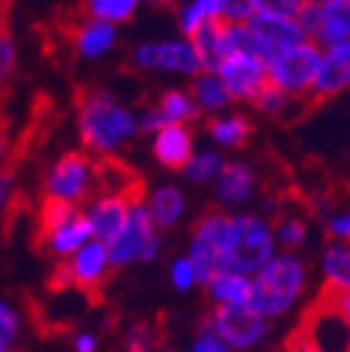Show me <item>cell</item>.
Listing matches in <instances>:
<instances>
[{"mask_svg": "<svg viewBox=\"0 0 350 352\" xmlns=\"http://www.w3.org/2000/svg\"><path fill=\"white\" fill-rule=\"evenodd\" d=\"M76 129L87 154L96 160H115L141 135V115L112 90H84L76 107Z\"/></svg>", "mask_w": 350, "mask_h": 352, "instance_id": "obj_1", "label": "cell"}, {"mask_svg": "<svg viewBox=\"0 0 350 352\" xmlns=\"http://www.w3.org/2000/svg\"><path fill=\"white\" fill-rule=\"evenodd\" d=\"M311 285V269L300 252H278L264 269L252 274L249 305L269 319L280 322L300 311V305Z\"/></svg>", "mask_w": 350, "mask_h": 352, "instance_id": "obj_2", "label": "cell"}, {"mask_svg": "<svg viewBox=\"0 0 350 352\" xmlns=\"http://www.w3.org/2000/svg\"><path fill=\"white\" fill-rule=\"evenodd\" d=\"M107 188L101 160L87 151H68L56 157L42 173V201L84 207L99 190Z\"/></svg>", "mask_w": 350, "mask_h": 352, "instance_id": "obj_3", "label": "cell"}, {"mask_svg": "<svg viewBox=\"0 0 350 352\" xmlns=\"http://www.w3.org/2000/svg\"><path fill=\"white\" fill-rule=\"evenodd\" d=\"M275 241V221L258 210L233 212V227H230V254H227V269L241 272L247 277L258 274L267 263L278 254Z\"/></svg>", "mask_w": 350, "mask_h": 352, "instance_id": "obj_4", "label": "cell"}, {"mask_svg": "<svg viewBox=\"0 0 350 352\" xmlns=\"http://www.w3.org/2000/svg\"><path fill=\"white\" fill-rule=\"evenodd\" d=\"M37 241L42 252L54 257L56 263L73 257L87 241H93L90 224L84 218V207L42 201L39 218H37Z\"/></svg>", "mask_w": 350, "mask_h": 352, "instance_id": "obj_5", "label": "cell"}, {"mask_svg": "<svg viewBox=\"0 0 350 352\" xmlns=\"http://www.w3.org/2000/svg\"><path fill=\"white\" fill-rule=\"evenodd\" d=\"M107 246H110V257H112L115 272L138 266V263H154L160 257V252H163V230L154 224L143 193L135 196V204H132V210H129V218H126L123 230Z\"/></svg>", "mask_w": 350, "mask_h": 352, "instance_id": "obj_6", "label": "cell"}, {"mask_svg": "<svg viewBox=\"0 0 350 352\" xmlns=\"http://www.w3.org/2000/svg\"><path fill=\"white\" fill-rule=\"evenodd\" d=\"M138 70L154 73V76H171V78H194L202 73L199 54L194 48L191 36H163V39H146L132 48L129 56Z\"/></svg>", "mask_w": 350, "mask_h": 352, "instance_id": "obj_7", "label": "cell"}, {"mask_svg": "<svg viewBox=\"0 0 350 352\" xmlns=\"http://www.w3.org/2000/svg\"><path fill=\"white\" fill-rule=\"evenodd\" d=\"M230 227H233V212L213 210L205 212L199 221L191 227L188 249L185 254L194 260V266L205 280L227 269V254H230Z\"/></svg>", "mask_w": 350, "mask_h": 352, "instance_id": "obj_8", "label": "cell"}, {"mask_svg": "<svg viewBox=\"0 0 350 352\" xmlns=\"http://www.w3.org/2000/svg\"><path fill=\"white\" fill-rule=\"evenodd\" d=\"M322 65V48L317 42H302V45L286 51L275 62H269V84L283 90L291 101H309Z\"/></svg>", "mask_w": 350, "mask_h": 352, "instance_id": "obj_9", "label": "cell"}, {"mask_svg": "<svg viewBox=\"0 0 350 352\" xmlns=\"http://www.w3.org/2000/svg\"><path fill=\"white\" fill-rule=\"evenodd\" d=\"M112 272L115 266L110 257V246L101 241H87L73 257L56 263L51 280L59 288L70 285L79 291H101Z\"/></svg>", "mask_w": 350, "mask_h": 352, "instance_id": "obj_10", "label": "cell"}, {"mask_svg": "<svg viewBox=\"0 0 350 352\" xmlns=\"http://www.w3.org/2000/svg\"><path fill=\"white\" fill-rule=\"evenodd\" d=\"M207 322L233 346V352H252L260 344H267V338L272 333V322L260 316L252 305L213 307Z\"/></svg>", "mask_w": 350, "mask_h": 352, "instance_id": "obj_11", "label": "cell"}, {"mask_svg": "<svg viewBox=\"0 0 350 352\" xmlns=\"http://www.w3.org/2000/svg\"><path fill=\"white\" fill-rule=\"evenodd\" d=\"M141 190L135 185H107L104 190H99L90 201L84 204V218L90 224V232H93V241H101V243H112L115 235L123 230L126 218H129V210L135 204V196Z\"/></svg>", "mask_w": 350, "mask_h": 352, "instance_id": "obj_12", "label": "cell"}, {"mask_svg": "<svg viewBox=\"0 0 350 352\" xmlns=\"http://www.w3.org/2000/svg\"><path fill=\"white\" fill-rule=\"evenodd\" d=\"M249 31H252V45L255 54L264 59L267 65L275 62L278 56H283L286 51L309 42V31L302 28L300 17H275V14H255L247 20Z\"/></svg>", "mask_w": 350, "mask_h": 352, "instance_id": "obj_13", "label": "cell"}, {"mask_svg": "<svg viewBox=\"0 0 350 352\" xmlns=\"http://www.w3.org/2000/svg\"><path fill=\"white\" fill-rule=\"evenodd\" d=\"M218 78L225 81L227 93L233 96L236 104L252 107L255 98L269 87V65L255 56V54H238L225 59L222 65L216 67Z\"/></svg>", "mask_w": 350, "mask_h": 352, "instance_id": "obj_14", "label": "cell"}, {"mask_svg": "<svg viewBox=\"0 0 350 352\" xmlns=\"http://www.w3.org/2000/svg\"><path fill=\"white\" fill-rule=\"evenodd\" d=\"M260 190V173L247 160H227L222 176L213 185L216 207L225 212H244Z\"/></svg>", "mask_w": 350, "mask_h": 352, "instance_id": "obj_15", "label": "cell"}, {"mask_svg": "<svg viewBox=\"0 0 350 352\" xmlns=\"http://www.w3.org/2000/svg\"><path fill=\"white\" fill-rule=\"evenodd\" d=\"M302 28L320 48L350 42V0H325L320 6H305L300 14Z\"/></svg>", "mask_w": 350, "mask_h": 352, "instance_id": "obj_16", "label": "cell"}, {"mask_svg": "<svg viewBox=\"0 0 350 352\" xmlns=\"http://www.w3.org/2000/svg\"><path fill=\"white\" fill-rule=\"evenodd\" d=\"M199 118L202 115L185 87H168L141 115V126H143V131L154 135L157 129H165V126H194Z\"/></svg>", "mask_w": 350, "mask_h": 352, "instance_id": "obj_17", "label": "cell"}, {"mask_svg": "<svg viewBox=\"0 0 350 352\" xmlns=\"http://www.w3.org/2000/svg\"><path fill=\"white\" fill-rule=\"evenodd\" d=\"M350 93V42L322 48V65L311 101H331Z\"/></svg>", "mask_w": 350, "mask_h": 352, "instance_id": "obj_18", "label": "cell"}, {"mask_svg": "<svg viewBox=\"0 0 350 352\" xmlns=\"http://www.w3.org/2000/svg\"><path fill=\"white\" fill-rule=\"evenodd\" d=\"M196 148L194 126H165L152 135V160L165 170H183Z\"/></svg>", "mask_w": 350, "mask_h": 352, "instance_id": "obj_19", "label": "cell"}, {"mask_svg": "<svg viewBox=\"0 0 350 352\" xmlns=\"http://www.w3.org/2000/svg\"><path fill=\"white\" fill-rule=\"evenodd\" d=\"M118 39H121L118 25L101 23V20H90V17H84L76 25L73 36H70L76 56L84 59V62H101V59H107L118 48Z\"/></svg>", "mask_w": 350, "mask_h": 352, "instance_id": "obj_20", "label": "cell"}, {"mask_svg": "<svg viewBox=\"0 0 350 352\" xmlns=\"http://www.w3.org/2000/svg\"><path fill=\"white\" fill-rule=\"evenodd\" d=\"M146 199V207L154 218V224L165 232V230H177L185 218H188V196L180 185L174 182H163V185H154L143 193Z\"/></svg>", "mask_w": 350, "mask_h": 352, "instance_id": "obj_21", "label": "cell"}, {"mask_svg": "<svg viewBox=\"0 0 350 352\" xmlns=\"http://www.w3.org/2000/svg\"><path fill=\"white\" fill-rule=\"evenodd\" d=\"M205 131L210 143L218 148V151H238L249 143L252 138V120L244 115V112H236V109H227L216 118H207L205 123Z\"/></svg>", "mask_w": 350, "mask_h": 352, "instance_id": "obj_22", "label": "cell"}, {"mask_svg": "<svg viewBox=\"0 0 350 352\" xmlns=\"http://www.w3.org/2000/svg\"><path fill=\"white\" fill-rule=\"evenodd\" d=\"M322 296L350 294V243L328 241L320 252Z\"/></svg>", "mask_w": 350, "mask_h": 352, "instance_id": "obj_23", "label": "cell"}, {"mask_svg": "<svg viewBox=\"0 0 350 352\" xmlns=\"http://www.w3.org/2000/svg\"><path fill=\"white\" fill-rule=\"evenodd\" d=\"M188 93H191L202 118H216V115L233 109V104H236L233 96L227 93L225 81L218 78V73H213V70H202L199 76H194L188 81Z\"/></svg>", "mask_w": 350, "mask_h": 352, "instance_id": "obj_24", "label": "cell"}, {"mask_svg": "<svg viewBox=\"0 0 350 352\" xmlns=\"http://www.w3.org/2000/svg\"><path fill=\"white\" fill-rule=\"evenodd\" d=\"M205 294L210 307H236V305H249L252 299V277L241 272H218L210 280H205Z\"/></svg>", "mask_w": 350, "mask_h": 352, "instance_id": "obj_25", "label": "cell"}, {"mask_svg": "<svg viewBox=\"0 0 350 352\" xmlns=\"http://www.w3.org/2000/svg\"><path fill=\"white\" fill-rule=\"evenodd\" d=\"M225 20L222 0H180L177 3V31L183 36H194L205 25Z\"/></svg>", "mask_w": 350, "mask_h": 352, "instance_id": "obj_26", "label": "cell"}, {"mask_svg": "<svg viewBox=\"0 0 350 352\" xmlns=\"http://www.w3.org/2000/svg\"><path fill=\"white\" fill-rule=\"evenodd\" d=\"M227 165V157L225 151H218L216 146H207V148H196L194 157L188 160V165L183 168V176L191 182V185H199V188H213L216 179L222 176Z\"/></svg>", "mask_w": 350, "mask_h": 352, "instance_id": "obj_27", "label": "cell"}, {"mask_svg": "<svg viewBox=\"0 0 350 352\" xmlns=\"http://www.w3.org/2000/svg\"><path fill=\"white\" fill-rule=\"evenodd\" d=\"M141 6H143V0H81L84 17L101 20V23H112L118 28L123 23H132Z\"/></svg>", "mask_w": 350, "mask_h": 352, "instance_id": "obj_28", "label": "cell"}, {"mask_svg": "<svg viewBox=\"0 0 350 352\" xmlns=\"http://www.w3.org/2000/svg\"><path fill=\"white\" fill-rule=\"evenodd\" d=\"M275 241L280 252H300L309 243V221L297 212H280L275 218Z\"/></svg>", "mask_w": 350, "mask_h": 352, "instance_id": "obj_29", "label": "cell"}, {"mask_svg": "<svg viewBox=\"0 0 350 352\" xmlns=\"http://www.w3.org/2000/svg\"><path fill=\"white\" fill-rule=\"evenodd\" d=\"M168 283H171L174 291H180V294H188V291L202 285V277H199L194 260L188 254H177L168 263Z\"/></svg>", "mask_w": 350, "mask_h": 352, "instance_id": "obj_30", "label": "cell"}, {"mask_svg": "<svg viewBox=\"0 0 350 352\" xmlns=\"http://www.w3.org/2000/svg\"><path fill=\"white\" fill-rule=\"evenodd\" d=\"M294 104H297V101H291L283 90H278L275 84H269L267 90L255 98V104H252V107H255V112L267 115V118H280V115H286Z\"/></svg>", "mask_w": 350, "mask_h": 352, "instance_id": "obj_31", "label": "cell"}, {"mask_svg": "<svg viewBox=\"0 0 350 352\" xmlns=\"http://www.w3.org/2000/svg\"><path fill=\"white\" fill-rule=\"evenodd\" d=\"M20 196V179L12 168H0V230L6 227L9 215L14 210V201Z\"/></svg>", "mask_w": 350, "mask_h": 352, "instance_id": "obj_32", "label": "cell"}, {"mask_svg": "<svg viewBox=\"0 0 350 352\" xmlns=\"http://www.w3.org/2000/svg\"><path fill=\"white\" fill-rule=\"evenodd\" d=\"M17 65H20V51H17V42L14 36L0 25V87L9 84L17 73Z\"/></svg>", "mask_w": 350, "mask_h": 352, "instance_id": "obj_33", "label": "cell"}, {"mask_svg": "<svg viewBox=\"0 0 350 352\" xmlns=\"http://www.w3.org/2000/svg\"><path fill=\"white\" fill-rule=\"evenodd\" d=\"M188 352H233V346H230L222 336H218V333L210 327V322L205 319L202 327L196 330V336H194Z\"/></svg>", "mask_w": 350, "mask_h": 352, "instance_id": "obj_34", "label": "cell"}, {"mask_svg": "<svg viewBox=\"0 0 350 352\" xmlns=\"http://www.w3.org/2000/svg\"><path fill=\"white\" fill-rule=\"evenodd\" d=\"M325 235L339 243H350V207H333L325 218Z\"/></svg>", "mask_w": 350, "mask_h": 352, "instance_id": "obj_35", "label": "cell"}, {"mask_svg": "<svg viewBox=\"0 0 350 352\" xmlns=\"http://www.w3.org/2000/svg\"><path fill=\"white\" fill-rule=\"evenodd\" d=\"M160 344V333L152 324H135L126 330V346L129 352H154Z\"/></svg>", "mask_w": 350, "mask_h": 352, "instance_id": "obj_36", "label": "cell"}, {"mask_svg": "<svg viewBox=\"0 0 350 352\" xmlns=\"http://www.w3.org/2000/svg\"><path fill=\"white\" fill-rule=\"evenodd\" d=\"M305 6H309L305 0H258V12L275 14V17H300Z\"/></svg>", "mask_w": 350, "mask_h": 352, "instance_id": "obj_37", "label": "cell"}, {"mask_svg": "<svg viewBox=\"0 0 350 352\" xmlns=\"http://www.w3.org/2000/svg\"><path fill=\"white\" fill-rule=\"evenodd\" d=\"M0 333H6L9 338H20L23 333V314L6 299H0Z\"/></svg>", "mask_w": 350, "mask_h": 352, "instance_id": "obj_38", "label": "cell"}, {"mask_svg": "<svg viewBox=\"0 0 350 352\" xmlns=\"http://www.w3.org/2000/svg\"><path fill=\"white\" fill-rule=\"evenodd\" d=\"M225 3V20L230 23H247L258 12V0H222Z\"/></svg>", "mask_w": 350, "mask_h": 352, "instance_id": "obj_39", "label": "cell"}, {"mask_svg": "<svg viewBox=\"0 0 350 352\" xmlns=\"http://www.w3.org/2000/svg\"><path fill=\"white\" fill-rule=\"evenodd\" d=\"M280 352H325V349H322V346H317V344H314L309 336H305L302 330H297V333L283 344V349H280Z\"/></svg>", "mask_w": 350, "mask_h": 352, "instance_id": "obj_40", "label": "cell"}, {"mask_svg": "<svg viewBox=\"0 0 350 352\" xmlns=\"http://www.w3.org/2000/svg\"><path fill=\"white\" fill-rule=\"evenodd\" d=\"M73 352H99V336L90 330H81L73 336Z\"/></svg>", "mask_w": 350, "mask_h": 352, "instance_id": "obj_41", "label": "cell"}, {"mask_svg": "<svg viewBox=\"0 0 350 352\" xmlns=\"http://www.w3.org/2000/svg\"><path fill=\"white\" fill-rule=\"evenodd\" d=\"M333 307H336V314L350 324V294H339V296H325Z\"/></svg>", "mask_w": 350, "mask_h": 352, "instance_id": "obj_42", "label": "cell"}, {"mask_svg": "<svg viewBox=\"0 0 350 352\" xmlns=\"http://www.w3.org/2000/svg\"><path fill=\"white\" fill-rule=\"evenodd\" d=\"M0 352H20L17 349V338H9L6 333H0Z\"/></svg>", "mask_w": 350, "mask_h": 352, "instance_id": "obj_43", "label": "cell"}, {"mask_svg": "<svg viewBox=\"0 0 350 352\" xmlns=\"http://www.w3.org/2000/svg\"><path fill=\"white\" fill-rule=\"evenodd\" d=\"M12 157V146L6 138H0V168H6V160Z\"/></svg>", "mask_w": 350, "mask_h": 352, "instance_id": "obj_44", "label": "cell"}, {"mask_svg": "<svg viewBox=\"0 0 350 352\" xmlns=\"http://www.w3.org/2000/svg\"><path fill=\"white\" fill-rule=\"evenodd\" d=\"M143 3H149V6H177L180 0H143Z\"/></svg>", "mask_w": 350, "mask_h": 352, "instance_id": "obj_45", "label": "cell"}, {"mask_svg": "<svg viewBox=\"0 0 350 352\" xmlns=\"http://www.w3.org/2000/svg\"><path fill=\"white\" fill-rule=\"evenodd\" d=\"M305 3H311V6H320V3H325V0H305Z\"/></svg>", "mask_w": 350, "mask_h": 352, "instance_id": "obj_46", "label": "cell"}, {"mask_svg": "<svg viewBox=\"0 0 350 352\" xmlns=\"http://www.w3.org/2000/svg\"><path fill=\"white\" fill-rule=\"evenodd\" d=\"M0 23H3V0H0Z\"/></svg>", "mask_w": 350, "mask_h": 352, "instance_id": "obj_47", "label": "cell"}]
</instances>
